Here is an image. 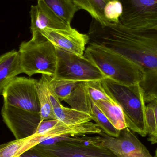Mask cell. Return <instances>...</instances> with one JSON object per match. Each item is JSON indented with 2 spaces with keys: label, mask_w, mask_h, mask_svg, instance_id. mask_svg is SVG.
Masks as SVG:
<instances>
[{
  "label": "cell",
  "mask_w": 157,
  "mask_h": 157,
  "mask_svg": "<svg viewBox=\"0 0 157 157\" xmlns=\"http://www.w3.org/2000/svg\"><path fill=\"white\" fill-rule=\"evenodd\" d=\"M121 25L133 29L157 30V0H120Z\"/></svg>",
  "instance_id": "6"
},
{
  "label": "cell",
  "mask_w": 157,
  "mask_h": 157,
  "mask_svg": "<svg viewBox=\"0 0 157 157\" xmlns=\"http://www.w3.org/2000/svg\"><path fill=\"white\" fill-rule=\"evenodd\" d=\"M101 144L118 157H154L141 143L134 132L128 128L121 130L120 135L109 136L103 132L100 134Z\"/></svg>",
  "instance_id": "10"
},
{
  "label": "cell",
  "mask_w": 157,
  "mask_h": 157,
  "mask_svg": "<svg viewBox=\"0 0 157 157\" xmlns=\"http://www.w3.org/2000/svg\"><path fill=\"white\" fill-rule=\"evenodd\" d=\"M89 43L116 52L137 65L144 75L140 86L146 103L157 98V30L133 29L109 23L102 26L94 21Z\"/></svg>",
  "instance_id": "1"
},
{
  "label": "cell",
  "mask_w": 157,
  "mask_h": 157,
  "mask_svg": "<svg viewBox=\"0 0 157 157\" xmlns=\"http://www.w3.org/2000/svg\"><path fill=\"white\" fill-rule=\"evenodd\" d=\"M61 19L71 25L75 13L79 10L72 0H43Z\"/></svg>",
  "instance_id": "20"
},
{
  "label": "cell",
  "mask_w": 157,
  "mask_h": 157,
  "mask_svg": "<svg viewBox=\"0 0 157 157\" xmlns=\"http://www.w3.org/2000/svg\"><path fill=\"white\" fill-rule=\"evenodd\" d=\"M101 83L107 94L121 108L127 128L142 137L146 136V103L140 84L128 86L108 78L101 80Z\"/></svg>",
  "instance_id": "2"
},
{
  "label": "cell",
  "mask_w": 157,
  "mask_h": 157,
  "mask_svg": "<svg viewBox=\"0 0 157 157\" xmlns=\"http://www.w3.org/2000/svg\"><path fill=\"white\" fill-rule=\"evenodd\" d=\"M145 114L148 140L152 144H157V98L147 103Z\"/></svg>",
  "instance_id": "22"
},
{
  "label": "cell",
  "mask_w": 157,
  "mask_h": 157,
  "mask_svg": "<svg viewBox=\"0 0 157 157\" xmlns=\"http://www.w3.org/2000/svg\"><path fill=\"white\" fill-rule=\"evenodd\" d=\"M109 1H110V0H109ZM119 1H120V0H119Z\"/></svg>",
  "instance_id": "26"
},
{
  "label": "cell",
  "mask_w": 157,
  "mask_h": 157,
  "mask_svg": "<svg viewBox=\"0 0 157 157\" xmlns=\"http://www.w3.org/2000/svg\"><path fill=\"white\" fill-rule=\"evenodd\" d=\"M64 101L73 109L90 115L95 123L107 135L115 137H118L120 135L121 131L113 126L95 104L93 100L85 90L82 82L78 84L71 96Z\"/></svg>",
  "instance_id": "9"
},
{
  "label": "cell",
  "mask_w": 157,
  "mask_h": 157,
  "mask_svg": "<svg viewBox=\"0 0 157 157\" xmlns=\"http://www.w3.org/2000/svg\"><path fill=\"white\" fill-rule=\"evenodd\" d=\"M37 81L34 78L25 77L17 76L14 78L3 93L4 104L33 113H40Z\"/></svg>",
  "instance_id": "7"
},
{
  "label": "cell",
  "mask_w": 157,
  "mask_h": 157,
  "mask_svg": "<svg viewBox=\"0 0 157 157\" xmlns=\"http://www.w3.org/2000/svg\"><path fill=\"white\" fill-rule=\"evenodd\" d=\"M1 113L4 122L16 140L35 134L40 122V113H33L4 104Z\"/></svg>",
  "instance_id": "11"
},
{
  "label": "cell",
  "mask_w": 157,
  "mask_h": 157,
  "mask_svg": "<svg viewBox=\"0 0 157 157\" xmlns=\"http://www.w3.org/2000/svg\"><path fill=\"white\" fill-rule=\"evenodd\" d=\"M39 33L56 48L79 56L84 55L86 45L89 41L88 35L81 34L72 27L67 29L46 28Z\"/></svg>",
  "instance_id": "12"
},
{
  "label": "cell",
  "mask_w": 157,
  "mask_h": 157,
  "mask_svg": "<svg viewBox=\"0 0 157 157\" xmlns=\"http://www.w3.org/2000/svg\"><path fill=\"white\" fill-rule=\"evenodd\" d=\"M48 75H42L36 84V89L40 104V121L56 119L49 96Z\"/></svg>",
  "instance_id": "16"
},
{
  "label": "cell",
  "mask_w": 157,
  "mask_h": 157,
  "mask_svg": "<svg viewBox=\"0 0 157 157\" xmlns=\"http://www.w3.org/2000/svg\"><path fill=\"white\" fill-rule=\"evenodd\" d=\"M94 102L116 129L121 131L127 128L122 110L115 101L101 100Z\"/></svg>",
  "instance_id": "17"
},
{
  "label": "cell",
  "mask_w": 157,
  "mask_h": 157,
  "mask_svg": "<svg viewBox=\"0 0 157 157\" xmlns=\"http://www.w3.org/2000/svg\"><path fill=\"white\" fill-rule=\"evenodd\" d=\"M50 90L59 100L68 98L80 82L59 79L48 76Z\"/></svg>",
  "instance_id": "21"
},
{
  "label": "cell",
  "mask_w": 157,
  "mask_h": 157,
  "mask_svg": "<svg viewBox=\"0 0 157 157\" xmlns=\"http://www.w3.org/2000/svg\"><path fill=\"white\" fill-rule=\"evenodd\" d=\"M56 49L58 62L53 77L78 82L101 81L108 78L84 55L78 56L59 48Z\"/></svg>",
  "instance_id": "5"
},
{
  "label": "cell",
  "mask_w": 157,
  "mask_h": 157,
  "mask_svg": "<svg viewBox=\"0 0 157 157\" xmlns=\"http://www.w3.org/2000/svg\"><path fill=\"white\" fill-rule=\"evenodd\" d=\"M84 55L107 78L116 83L130 86L140 84L144 78L143 72L137 65L101 46L89 43Z\"/></svg>",
  "instance_id": "3"
},
{
  "label": "cell",
  "mask_w": 157,
  "mask_h": 157,
  "mask_svg": "<svg viewBox=\"0 0 157 157\" xmlns=\"http://www.w3.org/2000/svg\"><path fill=\"white\" fill-rule=\"evenodd\" d=\"M18 52L23 73L29 76L36 74L55 75L58 62L56 48L40 33L22 42Z\"/></svg>",
  "instance_id": "4"
},
{
  "label": "cell",
  "mask_w": 157,
  "mask_h": 157,
  "mask_svg": "<svg viewBox=\"0 0 157 157\" xmlns=\"http://www.w3.org/2000/svg\"><path fill=\"white\" fill-rule=\"evenodd\" d=\"M33 136L0 145V157H18L28 149L36 145Z\"/></svg>",
  "instance_id": "19"
},
{
  "label": "cell",
  "mask_w": 157,
  "mask_h": 157,
  "mask_svg": "<svg viewBox=\"0 0 157 157\" xmlns=\"http://www.w3.org/2000/svg\"><path fill=\"white\" fill-rule=\"evenodd\" d=\"M18 157H43L34 150L33 147L28 149Z\"/></svg>",
  "instance_id": "24"
},
{
  "label": "cell",
  "mask_w": 157,
  "mask_h": 157,
  "mask_svg": "<svg viewBox=\"0 0 157 157\" xmlns=\"http://www.w3.org/2000/svg\"><path fill=\"white\" fill-rule=\"evenodd\" d=\"M23 73L18 51L13 50L0 56V95H2L8 84Z\"/></svg>",
  "instance_id": "14"
},
{
  "label": "cell",
  "mask_w": 157,
  "mask_h": 157,
  "mask_svg": "<svg viewBox=\"0 0 157 157\" xmlns=\"http://www.w3.org/2000/svg\"><path fill=\"white\" fill-rule=\"evenodd\" d=\"M155 157H157V149L155 151Z\"/></svg>",
  "instance_id": "25"
},
{
  "label": "cell",
  "mask_w": 157,
  "mask_h": 157,
  "mask_svg": "<svg viewBox=\"0 0 157 157\" xmlns=\"http://www.w3.org/2000/svg\"><path fill=\"white\" fill-rule=\"evenodd\" d=\"M123 6L119 0H110L104 8V17L107 21L112 24H118L122 14Z\"/></svg>",
  "instance_id": "23"
},
{
  "label": "cell",
  "mask_w": 157,
  "mask_h": 157,
  "mask_svg": "<svg viewBox=\"0 0 157 157\" xmlns=\"http://www.w3.org/2000/svg\"><path fill=\"white\" fill-rule=\"evenodd\" d=\"M79 9L88 12L95 21L102 26L109 24L104 15V7L109 0H72Z\"/></svg>",
  "instance_id": "18"
},
{
  "label": "cell",
  "mask_w": 157,
  "mask_h": 157,
  "mask_svg": "<svg viewBox=\"0 0 157 157\" xmlns=\"http://www.w3.org/2000/svg\"><path fill=\"white\" fill-rule=\"evenodd\" d=\"M30 16L32 36L46 28L67 29L71 27V25L59 17L43 0H37L36 5L31 6Z\"/></svg>",
  "instance_id": "13"
},
{
  "label": "cell",
  "mask_w": 157,
  "mask_h": 157,
  "mask_svg": "<svg viewBox=\"0 0 157 157\" xmlns=\"http://www.w3.org/2000/svg\"><path fill=\"white\" fill-rule=\"evenodd\" d=\"M49 96L56 119L64 124L74 125L92 121L91 116L88 113L72 108H66L63 106L59 100L50 89Z\"/></svg>",
  "instance_id": "15"
},
{
  "label": "cell",
  "mask_w": 157,
  "mask_h": 157,
  "mask_svg": "<svg viewBox=\"0 0 157 157\" xmlns=\"http://www.w3.org/2000/svg\"><path fill=\"white\" fill-rule=\"evenodd\" d=\"M32 147L43 157H118L102 146L85 145L71 141Z\"/></svg>",
  "instance_id": "8"
}]
</instances>
